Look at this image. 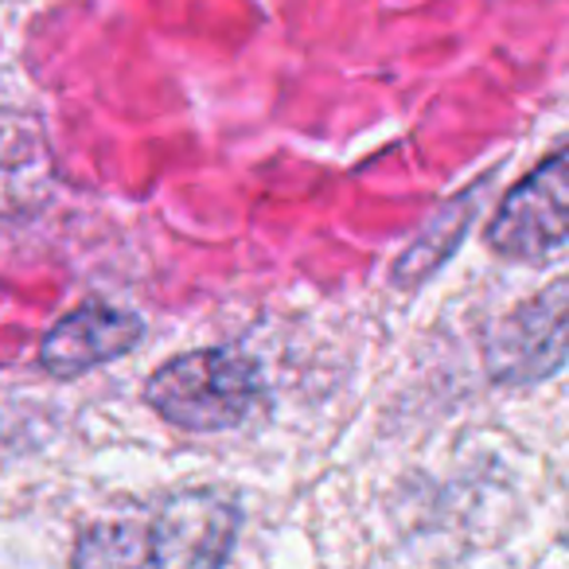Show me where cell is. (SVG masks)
Instances as JSON below:
<instances>
[{
  "label": "cell",
  "instance_id": "7a4b0ae2",
  "mask_svg": "<svg viewBox=\"0 0 569 569\" xmlns=\"http://www.w3.org/2000/svg\"><path fill=\"white\" fill-rule=\"evenodd\" d=\"M569 242V144L522 176L499 203L488 246L511 261H535Z\"/></svg>",
  "mask_w": 569,
  "mask_h": 569
},
{
  "label": "cell",
  "instance_id": "6da1fadb",
  "mask_svg": "<svg viewBox=\"0 0 569 569\" xmlns=\"http://www.w3.org/2000/svg\"><path fill=\"white\" fill-rule=\"evenodd\" d=\"M261 398V371L250 356L227 348L188 351L157 367L144 382V402L176 429L222 433L246 421Z\"/></svg>",
  "mask_w": 569,
  "mask_h": 569
},
{
  "label": "cell",
  "instance_id": "277c9868",
  "mask_svg": "<svg viewBox=\"0 0 569 569\" xmlns=\"http://www.w3.org/2000/svg\"><path fill=\"white\" fill-rule=\"evenodd\" d=\"M144 320L129 309L87 301L59 317L40 343V367L59 382L82 379L113 359L129 356L141 343Z\"/></svg>",
  "mask_w": 569,
  "mask_h": 569
},
{
  "label": "cell",
  "instance_id": "3957f363",
  "mask_svg": "<svg viewBox=\"0 0 569 569\" xmlns=\"http://www.w3.org/2000/svg\"><path fill=\"white\" fill-rule=\"evenodd\" d=\"M569 356V273L527 301L491 340V375L499 382H535Z\"/></svg>",
  "mask_w": 569,
  "mask_h": 569
},
{
  "label": "cell",
  "instance_id": "8992f818",
  "mask_svg": "<svg viewBox=\"0 0 569 569\" xmlns=\"http://www.w3.org/2000/svg\"><path fill=\"white\" fill-rule=\"evenodd\" d=\"M476 203H480V188H472V191H465V196L452 199V203L445 207V211L437 214L426 230H421V238L406 250V258L398 261L395 284H421L429 273H437V269L449 261V253L465 242L468 227H472Z\"/></svg>",
  "mask_w": 569,
  "mask_h": 569
},
{
  "label": "cell",
  "instance_id": "5b68a950",
  "mask_svg": "<svg viewBox=\"0 0 569 569\" xmlns=\"http://www.w3.org/2000/svg\"><path fill=\"white\" fill-rule=\"evenodd\" d=\"M144 566H219L234 546V511L214 496H180L141 522Z\"/></svg>",
  "mask_w": 569,
  "mask_h": 569
}]
</instances>
